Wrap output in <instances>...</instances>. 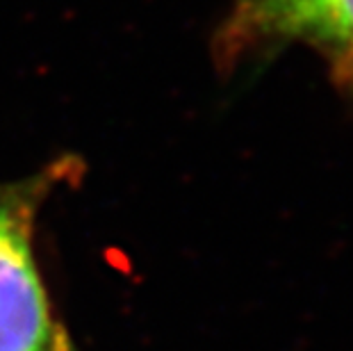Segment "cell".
<instances>
[{
	"label": "cell",
	"mask_w": 353,
	"mask_h": 351,
	"mask_svg": "<svg viewBox=\"0 0 353 351\" xmlns=\"http://www.w3.org/2000/svg\"><path fill=\"white\" fill-rule=\"evenodd\" d=\"M292 46L312 50L353 108V0H232L212 34V62L235 76Z\"/></svg>",
	"instance_id": "cell-1"
},
{
	"label": "cell",
	"mask_w": 353,
	"mask_h": 351,
	"mask_svg": "<svg viewBox=\"0 0 353 351\" xmlns=\"http://www.w3.org/2000/svg\"><path fill=\"white\" fill-rule=\"evenodd\" d=\"M82 169L73 155L21 181L0 183V351H50L57 322L34 258V223L57 185Z\"/></svg>",
	"instance_id": "cell-2"
},
{
	"label": "cell",
	"mask_w": 353,
	"mask_h": 351,
	"mask_svg": "<svg viewBox=\"0 0 353 351\" xmlns=\"http://www.w3.org/2000/svg\"><path fill=\"white\" fill-rule=\"evenodd\" d=\"M50 351H78L76 347H73L69 333H66V328L62 324L57 326L55 338H52V345H50Z\"/></svg>",
	"instance_id": "cell-3"
}]
</instances>
